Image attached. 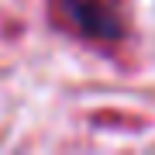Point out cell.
Masks as SVG:
<instances>
[{"instance_id": "obj_1", "label": "cell", "mask_w": 155, "mask_h": 155, "mask_svg": "<svg viewBox=\"0 0 155 155\" xmlns=\"http://www.w3.org/2000/svg\"><path fill=\"white\" fill-rule=\"evenodd\" d=\"M52 21L62 31L86 41H121L124 14L121 0H52Z\"/></svg>"}]
</instances>
